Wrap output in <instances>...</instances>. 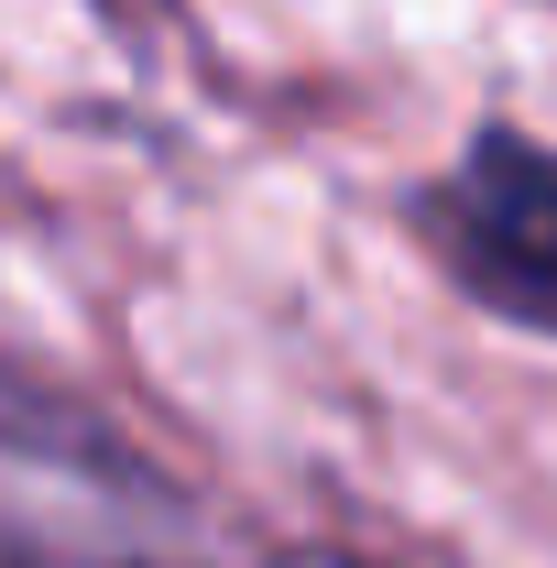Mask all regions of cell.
I'll list each match as a JSON object with an SVG mask.
<instances>
[{
    "label": "cell",
    "mask_w": 557,
    "mask_h": 568,
    "mask_svg": "<svg viewBox=\"0 0 557 568\" xmlns=\"http://www.w3.org/2000/svg\"><path fill=\"white\" fill-rule=\"evenodd\" d=\"M416 241L448 263L470 306L557 339V142L482 121L459 164L416 186Z\"/></svg>",
    "instance_id": "1"
},
{
    "label": "cell",
    "mask_w": 557,
    "mask_h": 568,
    "mask_svg": "<svg viewBox=\"0 0 557 568\" xmlns=\"http://www.w3.org/2000/svg\"><path fill=\"white\" fill-rule=\"evenodd\" d=\"M284 568H361V558H284Z\"/></svg>",
    "instance_id": "2"
}]
</instances>
